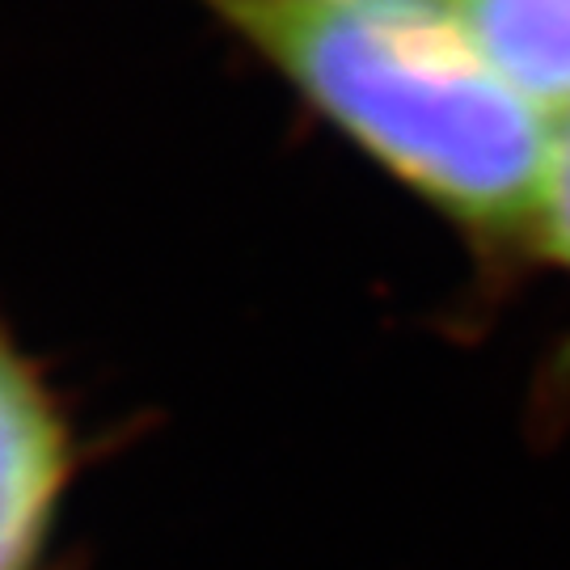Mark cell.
I'll list each match as a JSON object with an SVG mask.
<instances>
[{
	"instance_id": "6da1fadb",
	"label": "cell",
	"mask_w": 570,
	"mask_h": 570,
	"mask_svg": "<svg viewBox=\"0 0 570 570\" xmlns=\"http://www.w3.org/2000/svg\"><path fill=\"white\" fill-rule=\"evenodd\" d=\"M351 144L487 249H532L558 119L449 0H212Z\"/></svg>"
},
{
	"instance_id": "7a4b0ae2",
	"label": "cell",
	"mask_w": 570,
	"mask_h": 570,
	"mask_svg": "<svg viewBox=\"0 0 570 570\" xmlns=\"http://www.w3.org/2000/svg\"><path fill=\"white\" fill-rule=\"evenodd\" d=\"M68 487V435L35 367L0 334V570H42Z\"/></svg>"
},
{
	"instance_id": "3957f363",
	"label": "cell",
	"mask_w": 570,
	"mask_h": 570,
	"mask_svg": "<svg viewBox=\"0 0 570 570\" xmlns=\"http://www.w3.org/2000/svg\"><path fill=\"white\" fill-rule=\"evenodd\" d=\"M449 9L532 106L570 115V0H449Z\"/></svg>"
},
{
	"instance_id": "277c9868",
	"label": "cell",
	"mask_w": 570,
	"mask_h": 570,
	"mask_svg": "<svg viewBox=\"0 0 570 570\" xmlns=\"http://www.w3.org/2000/svg\"><path fill=\"white\" fill-rule=\"evenodd\" d=\"M532 254L570 271V115H562L558 131H553L550 174H546V190H541Z\"/></svg>"
}]
</instances>
